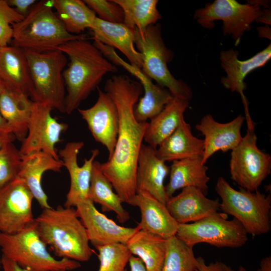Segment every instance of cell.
<instances>
[{
	"instance_id": "obj_43",
	"label": "cell",
	"mask_w": 271,
	"mask_h": 271,
	"mask_svg": "<svg viewBox=\"0 0 271 271\" xmlns=\"http://www.w3.org/2000/svg\"><path fill=\"white\" fill-rule=\"evenodd\" d=\"M16 139L13 133H0V149L9 143H13Z\"/></svg>"
},
{
	"instance_id": "obj_34",
	"label": "cell",
	"mask_w": 271,
	"mask_h": 271,
	"mask_svg": "<svg viewBox=\"0 0 271 271\" xmlns=\"http://www.w3.org/2000/svg\"><path fill=\"white\" fill-rule=\"evenodd\" d=\"M196 263L193 247L176 235L166 239V253L161 271H195Z\"/></svg>"
},
{
	"instance_id": "obj_46",
	"label": "cell",
	"mask_w": 271,
	"mask_h": 271,
	"mask_svg": "<svg viewBox=\"0 0 271 271\" xmlns=\"http://www.w3.org/2000/svg\"><path fill=\"white\" fill-rule=\"evenodd\" d=\"M224 271H247L245 267L240 266L237 270L232 269L230 266L224 263Z\"/></svg>"
},
{
	"instance_id": "obj_5",
	"label": "cell",
	"mask_w": 271,
	"mask_h": 271,
	"mask_svg": "<svg viewBox=\"0 0 271 271\" xmlns=\"http://www.w3.org/2000/svg\"><path fill=\"white\" fill-rule=\"evenodd\" d=\"M0 249L2 255L30 271H68L81 266L78 261L52 256L40 238L35 221L14 234L0 232Z\"/></svg>"
},
{
	"instance_id": "obj_17",
	"label": "cell",
	"mask_w": 271,
	"mask_h": 271,
	"mask_svg": "<svg viewBox=\"0 0 271 271\" xmlns=\"http://www.w3.org/2000/svg\"><path fill=\"white\" fill-rule=\"evenodd\" d=\"M245 117L241 115L226 123L216 121L213 116L204 115L195 128L204 137L202 163L218 151L226 152L234 149L242 139L241 128Z\"/></svg>"
},
{
	"instance_id": "obj_47",
	"label": "cell",
	"mask_w": 271,
	"mask_h": 271,
	"mask_svg": "<svg viewBox=\"0 0 271 271\" xmlns=\"http://www.w3.org/2000/svg\"><path fill=\"white\" fill-rule=\"evenodd\" d=\"M6 87L3 82L0 80V94L2 93L5 90Z\"/></svg>"
},
{
	"instance_id": "obj_3",
	"label": "cell",
	"mask_w": 271,
	"mask_h": 271,
	"mask_svg": "<svg viewBox=\"0 0 271 271\" xmlns=\"http://www.w3.org/2000/svg\"><path fill=\"white\" fill-rule=\"evenodd\" d=\"M43 242L61 258L87 261L94 253L86 230L74 207L43 209L35 218Z\"/></svg>"
},
{
	"instance_id": "obj_20",
	"label": "cell",
	"mask_w": 271,
	"mask_h": 271,
	"mask_svg": "<svg viewBox=\"0 0 271 271\" xmlns=\"http://www.w3.org/2000/svg\"><path fill=\"white\" fill-rule=\"evenodd\" d=\"M166 206L179 224L196 222L220 210L218 199H209L201 190L193 187L182 189L177 195L169 199Z\"/></svg>"
},
{
	"instance_id": "obj_12",
	"label": "cell",
	"mask_w": 271,
	"mask_h": 271,
	"mask_svg": "<svg viewBox=\"0 0 271 271\" xmlns=\"http://www.w3.org/2000/svg\"><path fill=\"white\" fill-rule=\"evenodd\" d=\"M52 109L45 103L33 102L27 134L19 150L22 155L43 152L59 159L55 146L68 125L52 116Z\"/></svg>"
},
{
	"instance_id": "obj_32",
	"label": "cell",
	"mask_w": 271,
	"mask_h": 271,
	"mask_svg": "<svg viewBox=\"0 0 271 271\" xmlns=\"http://www.w3.org/2000/svg\"><path fill=\"white\" fill-rule=\"evenodd\" d=\"M122 8L123 24L129 29L143 34L147 28L161 19L157 0H114Z\"/></svg>"
},
{
	"instance_id": "obj_42",
	"label": "cell",
	"mask_w": 271,
	"mask_h": 271,
	"mask_svg": "<svg viewBox=\"0 0 271 271\" xmlns=\"http://www.w3.org/2000/svg\"><path fill=\"white\" fill-rule=\"evenodd\" d=\"M128 263L130 271H147L143 261L134 255L130 256Z\"/></svg>"
},
{
	"instance_id": "obj_4",
	"label": "cell",
	"mask_w": 271,
	"mask_h": 271,
	"mask_svg": "<svg viewBox=\"0 0 271 271\" xmlns=\"http://www.w3.org/2000/svg\"><path fill=\"white\" fill-rule=\"evenodd\" d=\"M53 10L52 0L36 2L26 16L13 25L11 45L44 52L57 49L71 40L87 39L85 35L69 33Z\"/></svg>"
},
{
	"instance_id": "obj_45",
	"label": "cell",
	"mask_w": 271,
	"mask_h": 271,
	"mask_svg": "<svg viewBox=\"0 0 271 271\" xmlns=\"http://www.w3.org/2000/svg\"><path fill=\"white\" fill-rule=\"evenodd\" d=\"M0 133H12L8 122L0 111Z\"/></svg>"
},
{
	"instance_id": "obj_25",
	"label": "cell",
	"mask_w": 271,
	"mask_h": 271,
	"mask_svg": "<svg viewBox=\"0 0 271 271\" xmlns=\"http://www.w3.org/2000/svg\"><path fill=\"white\" fill-rule=\"evenodd\" d=\"M203 140L193 136L190 125L183 118L176 130L156 150L159 159L166 162L202 156Z\"/></svg>"
},
{
	"instance_id": "obj_37",
	"label": "cell",
	"mask_w": 271,
	"mask_h": 271,
	"mask_svg": "<svg viewBox=\"0 0 271 271\" xmlns=\"http://www.w3.org/2000/svg\"><path fill=\"white\" fill-rule=\"evenodd\" d=\"M83 2L99 19L112 23H123V12L114 0H84Z\"/></svg>"
},
{
	"instance_id": "obj_9",
	"label": "cell",
	"mask_w": 271,
	"mask_h": 271,
	"mask_svg": "<svg viewBox=\"0 0 271 271\" xmlns=\"http://www.w3.org/2000/svg\"><path fill=\"white\" fill-rule=\"evenodd\" d=\"M240 223L218 212L194 222L179 224L176 236L189 246L206 243L217 247L238 248L248 240Z\"/></svg>"
},
{
	"instance_id": "obj_23",
	"label": "cell",
	"mask_w": 271,
	"mask_h": 271,
	"mask_svg": "<svg viewBox=\"0 0 271 271\" xmlns=\"http://www.w3.org/2000/svg\"><path fill=\"white\" fill-rule=\"evenodd\" d=\"M0 80L6 89L31 97L33 86L24 50L12 45L0 47Z\"/></svg>"
},
{
	"instance_id": "obj_24",
	"label": "cell",
	"mask_w": 271,
	"mask_h": 271,
	"mask_svg": "<svg viewBox=\"0 0 271 271\" xmlns=\"http://www.w3.org/2000/svg\"><path fill=\"white\" fill-rule=\"evenodd\" d=\"M170 168L169 181L165 186L169 198L177 190L188 187L197 188L207 194L210 178L207 175L208 167L202 163V156L173 161Z\"/></svg>"
},
{
	"instance_id": "obj_10",
	"label": "cell",
	"mask_w": 271,
	"mask_h": 271,
	"mask_svg": "<svg viewBox=\"0 0 271 271\" xmlns=\"http://www.w3.org/2000/svg\"><path fill=\"white\" fill-rule=\"evenodd\" d=\"M264 12L257 2L242 4L235 0H215L197 10L194 18L208 29L214 28V21H222L223 34L231 36L236 45L244 32L250 30L251 24L258 21Z\"/></svg>"
},
{
	"instance_id": "obj_41",
	"label": "cell",
	"mask_w": 271,
	"mask_h": 271,
	"mask_svg": "<svg viewBox=\"0 0 271 271\" xmlns=\"http://www.w3.org/2000/svg\"><path fill=\"white\" fill-rule=\"evenodd\" d=\"M3 271H30L24 269L14 261L2 255V267Z\"/></svg>"
},
{
	"instance_id": "obj_11",
	"label": "cell",
	"mask_w": 271,
	"mask_h": 271,
	"mask_svg": "<svg viewBox=\"0 0 271 271\" xmlns=\"http://www.w3.org/2000/svg\"><path fill=\"white\" fill-rule=\"evenodd\" d=\"M247 126L246 134L231 151L230 173L241 188L255 191L270 173L271 156L258 148L255 126Z\"/></svg>"
},
{
	"instance_id": "obj_19",
	"label": "cell",
	"mask_w": 271,
	"mask_h": 271,
	"mask_svg": "<svg viewBox=\"0 0 271 271\" xmlns=\"http://www.w3.org/2000/svg\"><path fill=\"white\" fill-rule=\"evenodd\" d=\"M170 168L157 155L156 150L143 144L139 155L136 174V193L146 192L164 205L169 198L164 181Z\"/></svg>"
},
{
	"instance_id": "obj_28",
	"label": "cell",
	"mask_w": 271,
	"mask_h": 271,
	"mask_svg": "<svg viewBox=\"0 0 271 271\" xmlns=\"http://www.w3.org/2000/svg\"><path fill=\"white\" fill-rule=\"evenodd\" d=\"M33 101L28 96L6 89L0 94V111L16 139L23 142L27 132Z\"/></svg>"
},
{
	"instance_id": "obj_35",
	"label": "cell",
	"mask_w": 271,
	"mask_h": 271,
	"mask_svg": "<svg viewBox=\"0 0 271 271\" xmlns=\"http://www.w3.org/2000/svg\"><path fill=\"white\" fill-rule=\"evenodd\" d=\"M95 248L99 260L97 271H126V266L132 254L125 244L113 243Z\"/></svg>"
},
{
	"instance_id": "obj_6",
	"label": "cell",
	"mask_w": 271,
	"mask_h": 271,
	"mask_svg": "<svg viewBox=\"0 0 271 271\" xmlns=\"http://www.w3.org/2000/svg\"><path fill=\"white\" fill-rule=\"evenodd\" d=\"M215 191L221 201L222 212L233 216L252 236L266 234L270 230L271 197L258 190L249 191L232 188L222 177L218 178Z\"/></svg>"
},
{
	"instance_id": "obj_22",
	"label": "cell",
	"mask_w": 271,
	"mask_h": 271,
	"mask_svg": "<svg viewBox=\"0 0 271 271\" xmlns=\"http://www.w3.org/2000/svg\"><path fill=\"white\" fill-rule=\"evenodd\" d=\"M63 167L61 160L43 152L22 155L18 176L22 179L41 207L51 208L42 185V179L47 171L59 172Z\"/></svg>"
},
{
	"instance_id": "obj_49",
	"label": "cell",
	"mask_w": 271,
	"mask_h": 271,
	"mask_svg": "<svg viewBox=\"0 0 271 271\" xmlns=\"http://www.w3.org/2000/svg\"><path fill=\"white\" fill-rule=\"evenodd\" d=\"M195 271H197V270H195Z\"/></svg>"
},
{
	"instance_id": "obj_40",
	"label": "cell",
	"mask_w": 271,
	"mask_h": 271,
	"mask_svg": "<svg viewBox=\"0 0 271 271\" xmlns=\"http://www.w3.org/2000/svg\"><path fill=\"white\" fill-rule=\"evenodd\" d=\"M196 261L197 271H224V263L222 262L216 260L207 264L201 257H196Z\"/></svg>"
},
{
	"instance_id": "obj_48",
	"label": "cell",
	"mask_w": 271,
	"mask_h": 271,
	"mask_svg": "<svg viewBox=\"0 0 271 271\" xmlns=\"http://www.w3.org/2000/svg\"><path fill=\"white\" fill-rule=\"evenodd\" d=\"M2 267V255H0V268Z\"/></svg>"
},
{
	"instance_id": "obj_7",
	"label": "cell",
	"mask_w": 271,
	"mask_h": 271,
	"mask_svg": "<svg viewBox=\"0 0 271 271\" xmlns=\"http://www.w3.org/2000/svg\"><path fill=\"white\" fill-rule=\"evenodd\" d=\"M24 51L33 86L31 99L65 113L63 72L68 62L66 56L57 49L44 52Z\"/></svg>"
},
{
	"instance_id": "obj_33",
	"label": "cell",
	"mask_w": 271,
	"mask_h": 271,
	"mask_svg": "<svg viewBox=\"0 0 271 271\" xmlns=\"http://www.w3.org/2000/svg\"><path fill=\"white\" fill-rule=\"evenodd\" d=\"M141 85L144 95L135 105L134 114L137 121L146 122L158 115L174 96L167 89L155 84L151 79L145 80Z\"/></svg>"
},
{
	"instance_id": "obj_8",
	"label": "cell",
	"mask_w": 271,
	"mask_h": 271,
	"mask_svg": "<svg viewBox=\"0 0 271 271\" xmlns=\"http://www.w3.org/2000/svg\"><path fill=\"white\" fill-rule=\"evenodd\" d=\"M134 44L142 58V70L158 85L166 88L174 97L188 101L192 97L190 87L176 79L171 73L168 63L173 58L162 37L161 26L156 24L149 26L143 34L134 32Z\"/></svg>"
},
{
	"instance_id": "obj_44",
	"label": "cell",
	"mask_w": 271,
	"mask_h": 271,
	"mask_svg": "<svg viewBox=\"0 0 271 271\" xmlns=\"http://www.w3.org/2000/svg\"><path fill=\"white\" fill-rule=\"evenodd\" d=\"M257 271H271L270 256L265 257L261 259Z\"/></svg>"
},
{
	"instance_id": "obj_39",
	"label": "cell",
	"mask_w": 271,
	"mask_h": 271,
	"mask_svg": "<svg viewBox=\"0 0 271 271\" xmlns=\"http://www.w3.org/2000/svg\"><path fill=\"white\" fill-rule=\"evenodd\" d=\"M8 4L24 18L37 2L35 0H8Z\"/></svg>"
},
{
	"instance_id": "obj_21",
	"label": "cell",
	"mask_w": 271,
	"mask_h": 271,
	"mask_svg": "<svg viewBox=\"0 0 271 271\" xmlns=\"http://www.w3.org/2000/svg\"><path fill=\"white\" fill-rule=\"evenodd\" d=\"M139 208L141 220L140 229L165 239L176 235L179 223L173 218L165 205L149 193L139 192L127 202Z\"/></svg>"
},
{
	"instance_id": "obj_18",
	"label": "cell",
	"mask_w": 271,
	"mask_h": 271,
	"mask_svg": "<svg viewBox=\"0 0 271 271\" xmlns=\"http://www.w3.org/2000/svg\"><path fill=\"white\" fill-rule=\"evenodd\" d=\"M238 56V52L233 49L221 52V65L226 73V76L221 79V83L226 89L240 94L245 112H247L248 102L243 93L246 88L244 79L250 72L263 66L270 59L271 45L269 44L266 48L246 60H239Z\"/></svg>"
},
{
	"instance_id": "obj_27",
	"label": "cell",
	"mask_w": 271,
	"mask_h": 271,
	"mask_svg": "<svg viewBox=\"0 0 271 271\" xmlns=\"http://www.w3.org/2000/svg\"><path fill=\"white\" fill-rule=\"evenodd\" d=\"M189 101L174 97L164 109L148 122L144 141L156 150L161 143L177 128Z\"/></svg>"
},
{
	"instance_id": "obj_16",
	"label": "cell",
	"mask_w": 271,
	"mask_h": 271,
	"mask_svg": "<svg viewBox=\"0 0 271 271\" xmlns=\"http://www.w3.org/2000/svg\"><path fill=\"white\" fill-rule=\"evenodd\" d=\"M84 145L83 142H69L58 152L70 180L69 190L64 204L65 207H75L79 202L88 199L93 163L99 151L96 149L92 150L90 157L85 159L83 165L79 166L77 156Z\"/></svg>"
},
{
	"instance_id": "obj_14",
	"label": "cell",
	"mask_w": 271,
	"mask_h": 271,
	"mask_svg": "<svg viewBox=\"0 0 271 271\" xmlns=\"http://www.w3.org/2000/svg\"><path fill=\"white\" fill-rule=\"evenodd\" d=\"M98 98L90 108L78 110L86 122L94 140L104 146L108 153V160L115 149L119 128L117 107L110 95L98 87Z\"/></svg>"
},
{
	"instance_id": "obj_1",
	"label": "cell",
	"mask_w": 271,
	"mask_h": 271,
	"mask_svg": "<svg viewBox=\"0 0 271 271\" xmlns=\"http://www.w3.org/2000/svg\"><path fill=\"white\" fill-rule=\"evenodd\" d=\"M104 91L117 107L119 128L113 154L101 163V169L122 202L127 203L136 194L138 158L148 124L137 121L134 114L143 87L139 82L120 74L106 81Z\"/></svg>"
},
{
	"instance_id": "obj_26",
	"label": "cell",
	"mask_w": 271,
	"mask_h": 271,
	"mask_svg": "<svg viewBox=\"0 0 271 271\" xmlns=\"http://www.w3.org/2000/svg\"><path fill=\"white\" fill-rule=\"evenodd\" d=\"M93 39L120 51L129 63L142 69V58L134 44V32L123 23H112L96 19L92 30Z\"/></svg>"
},
{
	"instance_id": "obj_30",
	"label": "cell",
	"mask_w": 271,
	"mask_h": 271,
	"mask_svg": "<svg viewBox=\"0 0 271 271\" xmlns=\"http://www.w3.org/2000/svg\"><path fill=\"white\" fill-rule=\"evenodd\" d=\"M125 245L132 255L143 261L147 271H161L166 253V239L140 229Z\"/></svg>"
},
{
	"instance_id": "obj_2",
	"label": "cell",
	"mask_w": 271,
	"mask_h": 271,
	"mask_svg": "<svg viewBox=\"0 0 271 271\" xmlns=\"http://www.w3.org/2000/svg\"><path fill=\"white\" fill-rule=\"evenodd\" d=\"M69 59L63 72L66 89L65 113H72L116 66L87 39L73 40L57 48Z\"/></svg>"
},
{
	"instance_id": "obj_15",
	"label": "cell",
	"mask_w": 271,
	"mask_h": 271,
	"mask_svg": "<svg viewBox=\"0 0 271 271\" xmlns=\"http://www.w3.org/2000/svg\"><path fill=\"white\" fill-rule=\"evenodd\" d=\"M75 207L78 217L86 230L89 242L95 247L113 243L126 244L129 238L140 229L138 225L130 228L117 224L99 212L89 199L79 202Z\"/></svg>"
},
{
	"instance_id": "obj_36",
	"label": "cell",
	"mask_w": 271,
	"mask_h": 271,
	"mask_svg": "<svg viewBox=\"0 0 271 271\" xmlns=\"http://www.w3.org/2000/svg\"><path fill=\"white\" fill-rule=\"evenodd\" d=\"M21 161L22 155L13 143L0 149V189L18 176Z\"/></svg>"
},
{
	"instance_id": "obj_31",
	"label": "cell",
	"mask_w": 271,
	"mask_h": 271,
	"mask_svg": "<svg viewBox=\"0 0 271 271\" xmlns=\"http://www.w3.org/2000/svg\"><path fill=\"white\" fill-rule=\"evenodd\" d=\"M54 10L67 31L79 35L87 29L93 30L97 16L81 0H52Z\"/></svg>"
},
{
	"instance_id": "obj_13",
	"label": "cell",
	"mask_w": 271,
	"mask_h": 271,
	"mask_svg": "<svg viewBox=\"0 0 271 271\" xmlns=\"http://www.w3.org/2000/svg\"><path fill=\"white\" fill-rule=\"evenodd\" d=\"M33 198L19 176L0 189V232L14 234L34 222Z\"/></svg>"
},
{
	"instance_id": "obj_29",
	"label": "cell",
	"mask_w": 271,
	"mask_h": 271,
	"mask_svg": "<svg viewBox=\"0 0 271 271\" xmlns=\"http://www.w3.org/2000/svg\"><path fill=\"white\" fill-rule=\"evenodd\" d=\"M113 186L102 173L101 163L94 161L93 163L88 199L94 203L101 205L103 212L113 211L121 223L127 221L130 218L128 212L124 209L123 203L113 190Z\"/></svg>"
},
{
	"instance_id": "obj_38",
	"label": "cell",
	"mask_w": 271,
	"mask_h": 271,
	"mask_svg": "<svg viewBox=\"0 0 271 271\" xmlns=\"http://www.w3.org/2000/svg\"><path fill=\"white\" fill-rule=\"evenodd\" d=\"M23 17L17 13L6 0H0V47L11 43L13 25L21 21Z\"/></svg>"
}]
</instances>
